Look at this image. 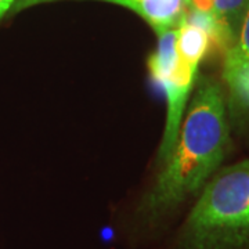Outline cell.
Here are the masks:
<instances>
[{
  "mask_svg": "<svg viewBox=\"0 0 249 249\" xmlns=\"http://www.w3.org/2000/svg\"><path fill=\"white\" fill-rule=\"evenodd\" d=\"M229 142V124L222 89L202 80L181 122L178 140L139 212L157 223L196 194L222 163Z\"/></svg>",
  "mask_w": 249,
  "mask_h": 249,
  "instance_id": "1",
  "label": "cell"
},
{
  "mask_svg": "<svg viewBox=\"0 0 249 249\" xmlns=\"http://www.w3.org/2000/svg\"><path fill=\"white\" fill-rule=\"evenodd\" d=\"M176 249H249V160L224 168L204 186Z\"/></svg>",
  "mask_w": 249,
  "mask_h": 249,
  "instance_id": "2",
  "label": "cell"
},
{
  "mask_svg": "<svg viewBox=\"0 0 249 249\" xmlns=\"http://www.w3.org/2000/svg\"><path fill=\"white\" fill-rule=\"evenodd\" d=\"M157 36L158 45L148 58V70L166 97V122L158 155L162 165L178 140L198 65L209 50V37L201 28L186 22Z\"/></svg>",
  "mask_w": 249,
  "mask_h": 249,
  "instance_id": "3",
  "label": "cell"
},
{
  "mask_svg": "<svg viewBox=\"0 0 249 249\" xmlns=\"http://www.w3.org/2000/svg\"><path fill=\"white\" fill-rule=\"evenodd\" d=\"M61 1V0H17L16 10H22L32 6ZM118 4L134 11L155 31L158 35L163 31L178 28L186 13V0H97Z\"/></svg>",
  "mask_w": 249,
  "mask_h": 249,
  "instance_id": "4",
  "label": "cell"
},
{
  "mask_svg": "<svg viewBox=\"0 0 249 249\" xmlns=\"http://www.w3.org/2000/svg\"><path fill=\"white\" fill-rule=\"evenodd\" d=\"M223 78L234 106L249 111V61L226 53Z\"/></svg>",
  "mask_w": 249,
  "mask_h": 249,
  "instance_id": "5",
  "label": "cell"
},
{
  "mask_svg": "<svg viewBox=\"0 0 249 249\" xmlns=\"http://www.w3.org/2000/svg\"><path fill=\"white\" fill-rule=\"evenodd\" d=\"M248 4L249 0H213V14L237 35Z\"/></svg>",
  "mask_w": 249,
  "mask_h": 249,
  "instance_id": "6",
  "label": "cell"
},
{
  "mask_svg": "<svg viewBox=\"0 0 249 249\" xmlns=\"http://www.w3.org/2000/svg\"><path fill=\"white\" fill-rule=\"evenodd\" d=\"M226 53H230L241 60L249 61V4L245 14H244V18L241 21L240 29L237 34V40H235L234 46L230 47Z\"/></svg>",
  "mask_w": 249,
  "mask_h": 249,
  "instance_id": "7",
  "label": "cell"
},
{
  "mask_svg": "<svg viewBox=\"0 0 249 249\" xmlns=\"http://www.w3.org/2000/svg\"><path fill=\"white\" fill-rule=\"evenodd\" d=\"M186 6L201 13H213V0H186Z\"/></svg>",
  "mask_w": 249,
  "mask_h": 249,
  "instance_id": "8",
  "label": "cell"
},
{
  "mask_svg": "<svg viewBox=\"0 0 249 249\" xmlns=\"http://www.w3.org/2000/svg\"><path fill=\"white\" fill-rule=\"evenodd\" d=\"M16 1L17 0H0V18L16 4Z\"/></svg>",
  "mask_w": 249,
  "mask_h": 249,
  "instance_id": "9",
  "label": "cell"
}]
</instances>
